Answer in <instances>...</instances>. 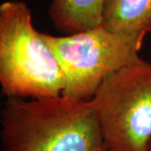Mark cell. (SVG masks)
<instances>
[{
  "mask_svg": "<svg viewBox=\"0 0 151 151\" xmlns=\"http://www.w3.org/2000/svg\"><path fill=\"white\" fill-rule=\"evenodd\" d=\"M0 124L1 151H107L92 98H8Z\"/></svg>",
  "mask_w": 151,
  "mask_h": 151,
  "instance_id": "1",
  "label": "cell"
},
{
  "mask_svg": "<svg viewBox=\"0 0 151 151\" xmlns=\"http://www.w3.org/2000/svg\"><path fill=\"white\" fill-rule=\"evenodd\" d=\"M0 85L8 98L59 96L65 86L56 55L19 0L0 5Z\"/></svg>",
  "mask_w": 151,
  "mask_h": 151,
  "instance_id": "2",
  "label": "cell"
},
{
  "mask_svg": "<svg viewBox=\"0 0 151 151\" xmlns=\"http://www.w3.org/2000/svg\"><path fill=\"white\" fill-rule=\"evenodd\" d=\"M107 151H150L151 62L139 58L113 73L92 97Z\"/></svg>",
  "mask_w": 151,
  "mask_h": 151,
  "instance_id": "3",
  "label": "cell"
},
{
  "mask_svg": "<svg viewBox=\"0 0 151 151\" xmlns=\"http://www.w3.org/2000/svg\"><path fill=\"white\" fill-rule=\"evenodd\" d=\"M43 36L64 72L61 95L76 100L92 99L107 78L139 59L145 37L111 32L102 25L70 35Z\"/></svg>",
  "mask_w": 151,
  "mask_h": 151,
  "instance_id": "4",
  "label": "cell"
},
{
  "mask_svg": "<svg viewBox=\"0 0 151 151\" xmlns=\"http://www.w3.org/2000/svg\"><path fill=\"white\" fill-rule=\"evenodd\" d=\"M105 0H52L49 16L55 28L70 35L101 26Z\"/></svg>",
  "mask_w": 151,
  "mask_h": 151,
  "instance_id": "5",
  "label": "cell"
},
{
  "mask_svg": "<svg viewBox=\"0 0 151 151\" xmlns=\"http://www.w3.org/2000/svg\"><path fill=\"white\" fill-rule=\"evenodd\" d=\"M101 25L113 33L145 36L151 32V0H105Z\"/></svg>",
  "mask_w": 151,
  "mask_h": 151,
  "instance_id": "6",
  "label": "cell"
},
{
  "mask_svg": "<svg viewBox=\"0 0 151 151\" xmlns=\"http://www.w3.org/2000/svg\"><path fill=\"white\" fill-rule=\"evenodd\" d=\"M150 151H151V142H150Z\"/></svg>",
  "mask_w": 151,
  "mask_h": 151,
  "instance_id": "7",
  "label": "cell"
}]
</instances>
